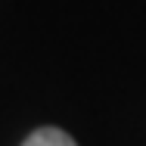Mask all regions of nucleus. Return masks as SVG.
<instances>
[{"label":"nucleus","mask_w":146,"mask_h":146,"mask_svg":"<svg viewBox=\"0 0 146 146\" xmlns=\"http://www.w3.org/2000/svg\"><path fill=\"white\" fill-rule=\"evenodd\" d=\"M22 146H78L62 127H37L22 140Z\"/></svg>","instance_id":"1"}]
</instances>
